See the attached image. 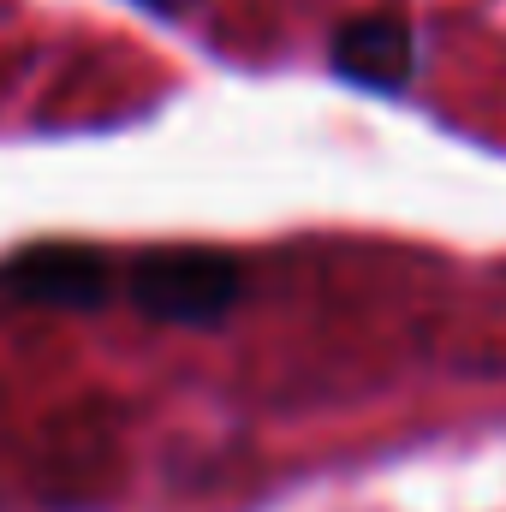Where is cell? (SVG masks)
<instances>
[{
  "mask_svg": "<svg viewBox=\"0 0 506 512\" xmlns=\"http://www.w3.org/2000/svg\"><path fill=\"white\" fill-rule=\"evenodd\" d=\"M328 66L358 90H405L417 78V30L399 12H358L334 30Z\"/></svg>",
  "mask_w": 506,
  "mask_h": 512,
  "instance_id": "3957f363",
  "label": "cell"
},
{
  "mask_svg": "<svg viewBox=\"0 0 506 512\" xmlns=\"http://www.w3.org/2000/svg\"><path fill=\"white\" fill-rule=\"evenodd\" d=\"M131 304L149 322L215 328L239 304V262L221 251H191V245L149 251V256H137V268H131Z\"/></svg>",
  "mask_w": 506,
  "mask_h": 512,
  "instance_id": "6da1fadb",
  "label": "cell"
},
{
  "mask_svg": "<svg viewBox=\"0 0 506 512\" xmlns=\"http://www.w3.org/2000/svg\"><path fill=\"white\" fill-rule=\"evenodd\" d=\"M0 286L24 304H48V310H102L114 298L120 274H114L108 251L54 239V245H24L0 268Z\"/></svg>",
  "mask_w": 506,
  "mask_h": 512,
  "instance_id": "7a4b0ae2",
  "label": "cell"
},
{
  "mask_svg": "<svg viewBox=\"0 0 506 512\" xmlns=\"http://www.w3.org/2000/svg\"><path fill=\"white\" fill-rule=\"evenodd\" d=\"M137 6H149V12H161V18H167V12H179L185 0H137Z\"/></svg>",
  "mask_w": 506,
  "mask_h": 512,
  "instance_id": "277c9868",
  "label": "cell"
}]
</instances>
